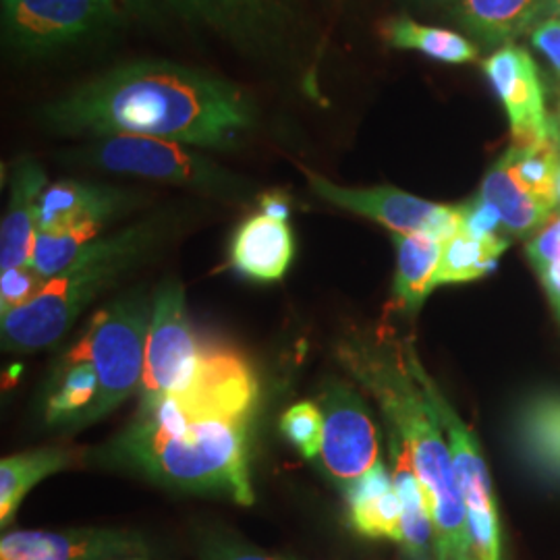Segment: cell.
Wrapping results in <instances>:
<instances>
[{"label": "cell", "mask_w": 560, "mask_h": 560, "mask_svg": "<svg viewBox=\"0 0 560 560\" xmlns=\"http://www.w3.org/2000/svg\"><path fill=\"white\" fill-rule=\"evenodd\" d=\"M538 272H540L541 284H544L548 298L555 303V307H557L560 316V261L559 264H550L546 268H540Z\"/></svg>", "instance_id": "cell-35"}, {"label": "cell", "mask_w": 560, "mask_h": 560, "mask_svg": "<svg viewBox=\"0 0 560 560\" xmlns=\"http://www.w3.org/2000/svg\"><path fill=\"white\" fill-rule=\"evenodd\" d=\"M42 127L60 138L133 136L233 150L256 127V102L237 83L164 59L122 62L46 102Z\"/></svg>", "instance_id": "cell-1"}, {"label": "cell", "mask_w": 560, "mask_h": 560, "mask_svg": "<svg viewBox=\"0 0 560 560\" xmlns=\"http://www.w3.org/2000/svg\"><path fill=\"white\" fill-rule=\"evenodd\" d=\"M203 349L206 342L187 316L183 287L175 280L164 282L152 305L140 402H154L187 388L200 368Z\"/></svg>", "instance_id": "cell-9"}, {"label": "cell", "mask_w": 560, "mask_h": 560, "mask_svg": "<svg viewBox=\"0 0 560 560\" xmlns=\"http://www.w3.org/2000/svg\"><path fill=\"white\" fill-rule=\"evenodd\" d=\"M210 560H279L272 557H266L256 550H247V548H240V546H221L212 552Z\"/></svg>", "instance_id": "cell-36"}, {"label": "cell", "mask_w": 560, "mask_h": 560, "mask_svg": "<svg viewBox=\"0 0 560 560\" xmlns=\"http://www.w3.org/2000/svg\"><path fill=\"white\" fill-rule=\"evenodd\" d=\"M448 7L465 32L501 48L560 18V0H451Z\"/></svg>", "instance_id": "cell-16"}, {"label": "cell", "mask_w": 560, "mask_h": 560, "mask_svg": "<svg viewBox=\"0 0 560 560\" xmlns=\"http://www.w3.org/2000/svg\"><path fill=\"white\" fill-rule=\"evenodd\" d=\"M249 421L189 413L175 397L140 402L117 455L141 474L187 492L254 504L247 469Z\"/></svg>", "instance_id": "cell-3"}, {"label": "cell", "mask_w": 560, "mask_h": 560, "mask_svg": "<svg viewBox=\"0 0 560 560\" xmlns=\"http://www.w3.org/2000/svg\"><path fill=\"white\" fill-rule=\"evenodd\" d=\"M280 432L291 442L305 459L322 453L324 442V416L312 400H301L280 418Z\"/></svg>", "instance_id": "cell-29"}, {"label": "cell", "mask_w": 560, "mask_h": 560, "mask_svg": "<svg viewBox=\"0 0 560 560\" xmlns=\"http://www.w3.org/2000/svg\"><path fill=\"white\" fill-rule=\"evenodd\" d=\"M310 189L320 198L347 212L381 222L393 233H423L434 240H451L463 229V203L441 206L421 200L397 187H342L314 171L301 168Z\"/></svg>", "instance_id": "cell-10"}, {"label": "cell", "mask_w": 560, "mask_h": 560, "mask_svg": "<svg viewBox=\"0 0 560 560\" xmlns=\"http://www.w3.org/2000/svg\"><path fill=\"white\" fill-rule=\"evenodd\" d=\"M295 256L293 231L287 221L254 214L241 222L231 241V266L260 282L280 280Z\"/></svg>", "instance_id": "cell-18"}, {"label": "cell", "mask_w": 560, "mask_h": 560, "mask_svg": "<svg viewBox=\"0 0 560 560\" xmlns=\"http://www.w3.org/2000/svg\"><path fill=\"white\" fill-rule=\"evenodd\" d=\"M48 187L46 173L34 159H21L13 166L9 206L0 224V268L30 266L36 241V217L42 194Z\"/></svg>", "instance_id": "cell-17"}, {"label": "cell", "mask_w": 560, "mask_h": 560, "mask_svg": "<svg viewBox=\"0 0 560 560\" xmlns=\"http://www.w3.org/2000/svg\"><path fill=\"white\" fill-rule=\"evenodd\" d=\"M148 555L138 534L119 529L11 532L0 540V560H119Z\"/></svg>", "instance_id": "cell-13"}, {"label": "cell", "mask_w": 560, "mask_h": 560, "mask_svg": "<svg viewBox=\"0 0 560 560\" xmlns=\"http://www.w3.org/2000/svg\"><path fill=\"white\" fill-rule=\"evenodd\" d=\"M397 247L395 305L402 312H418L432 293L441 264L442 241L423 233H393Z\"/></svg>", "instance_id": "cell-23"}, {"label": "cell", "mask_w": 560, "mask_h": 560, "mask_svg": "<svg viewBox=\"0 0 560 560\" xmlns=\"http://www.w3.org/2000/svg\"><path fill=\"white\" fill-rule=\"evenodd\" d=\"M390 455L395 460L393 483L402 506V544L411 555L421 557L428 552L434 536V523H432L428 497L416 474L411 455L407 453L405 444L395 432L390 439Z\"/></svg>", "instance_id": "cell-25"}, {"label": "cell", "mask_w": 560, "mask_h": 560, "mask_svg": "<svg viewBox=\"0 0 560 560\" xmlns=\"http://www.w3.org/2000/svg\"><path fill=\"white\" fill-rule=\"evenodd\" d=\"M384 42L397 50H413L444 65H465L478 59V46L459 32L423 25L409 18H390L381 25Z\"/></svg>", "instance_id": "cell-24"}, {"label": "cell", "mask_w": 560, "mask_h": 560, "mask_svg": "<svg viewBox=\"0 0 560 560\" xmlns=\"http://www.w3.org/2000/svg\"><path fill=\"white\" fill-rule=\"evenodd\" d=\"M320 400L324 467L335 480H358L378 463V430L372 416L360 393L347 382H328Z\"/></svg>", "instance_id": "cell-11"}, {"label": "cell", "mask_w": 560, "mask_h": 560, "mask_svg": "<svg viewBox=\"0 0 560 560\" xmlns=\"http://www.w3.org/2000/svg\"><path fill=\"white\" fill-rule=\"evenodd\" d=\"M152 305L143 291H131L94 314L81 339L67 353L71 360L90 361L101 381V393L85 425L102 420L136 395L143 381L145 345Z\"/></svg>", "instance_id": "cell-7"}, {"label": "cell", "mask_w": 560, "mask_h": 560, "mask_svg": "<svg viewBox=\"0 0 560 560\" xmlns=\"http://www.w3.org/2000/svg\"><path fill=\"white\" fill-rule=\"evenodd\" d=\"M115 7L120 18H133V20H145L154 13L156 0H115Z\"/></svg>", "instance_id": "cell-34"}, {"label": "cell", "mask_w": 560, "mask_h": 560, "mask_svg": "<svg viewBox=\"0 0 560 560\" xmlns=\"http://www.w3.org/2000/svg\"><path fill=\"white\" fill-rule=\"evenodd\" d=\"M191 30L224 42L245 59L293 67L307 48L303 0H164Z\"/></svg>", "instance_id": "cell-5"}, {"label": "cell", "mask_w": 560, "mask_h": 560, "mask_svg": "<svg viewBox=\"0 0 560 560\" xmlns=\"http://www.w3.org/2000/svg\"><path fill=\"white\" fill-rule=\"evenodd\" d=\"M478 196L499 212L502 233L513 237H527L540 231L557 210L527 191L515 179L504 159L494 162V166L486 173Z\"/></svg>", "instance_id": "cell-20"}, {"label": "cell", "mask_w": 560, "mask_h": 560, "mask_svg": "<svg viewBox=\"0 0 560 560\" xmlns=\"http://www.w3.org/2000/svg\"><path fill=\"white\" fill-rule=\"evenodd\" d=\"M102 229L101 222H81L57 231H36L30 266L44 279H55L80 258L88 245L101 240Z\"/></svg>", "instance_id": "cell-28"}, {"label": "cell", "mask_w": 560, "mask_h": 560, "mask_svg": "<svg viewBox=\"0 0 560 560\" xmlns=\"http://www.w3.org/2000/svg\"><path fill=\"white\" fill-rule=\"evenodd\" d=\"M101 381L96 368L85 360L65 355L60 363L57 384L46 400L44 416L50 425L83 428L98 399Z\"/></svg>", "instance_id": "cell-26"}, {"label": "cell", "mask_w": 560, "mask_h": 560, "mask_svg": "<svg viewBox=\"0 0 560 560\" xmlns=\"http://www.w3.org/2000/svg\"><path fill=\"white\" fill-rule=\"evenodd\" d=\"M353 527L370 538L402 541V506L381 460L361 478L345 483Z\"/></svg>", "instance_id": "cell-19"}, {"label": "cell", "mask_w": 560, "mask_h": 560, "mask_svg": "<svg viewBox=\"0 0 560 560\" xmlns=\"http://www.w3.org/2000/svg\"><path fill=\"white\" fill-rule=\"evenodd\" d=\"M552 138H555V143L560 150V110L552 117Z\"/></svg>", "instance_id": "cell-37"}, {"label": "cell", "mask_w": 560, "mask_h": 560, "mask_svg": "<svg viewBox=\"0 0 560 560\" xmlns=\"http://www.w3.org/2000/svg\"><path fill=\"white\" fill-rule=\"evenodd\" d=\"M120 21L115 0H2V44L40 59L108 32Z\"/></svg>", "instance_id": "cell-8"}, {"label": "cell", "mask_w": 560, "mask_h": 560, "mask_svg": "<svg viewBox=\"0 0 560 560\" xmlns=\"http://www.w3.org/2000/svg\"><path fill=\"white\" fill-rule=\"evenodd\" d=\"M48 280L32 266H20L4 270L0 277V314H9L21 305L36 300Z\"/></svg>", "instance_id": "cell-30"}, {"label": "cell", "mask_w": 560, "mask_h": 560, "mask_svg": "<svg viewBox=\"0 0 560 560\" xmlns=\"http://www.w3.org/2000/svg\"><path fill=\"white\" fill-rule=\"evenodd\" d=\"M405 355H407L411 374L416 376L425 399L432 405L436 418L441 421V425L444 428L446 436H448L453 467H455V476H457L460 492H463V499H465L467 515L497 513V502H494V494H492V481L488 476L486 463L481 459L480 448H478V442L474 439V434L460 421L459 416L455 413V409L448 405V400L444 399L436 382L432 381L430 374L423 370L420 358L416 355V349L411 347V342H405Z\"/></svg>", "instance_id": "cell-14"}, {"label": "cell", "mask_w": 560, "mask_h": 560, "mask_svg": "<svg viewBox=\"0 0 560 560\" xmlns=\"http://www.w3.org/2000/svg\"><path fill=\"white\" fill-rule=\"evenodd\" d=\"M80 463L75 448L48 446L0 460V525L7 527L27 492L52 474Z\"/></svg>", "instance_id": "cell-22"}, {"label": "cell", "mask_w": 560, "mask_h": 560, "mask_svg": "<svg viewBox=\"0 0 560 560\" xmlns=\"http://www.w3.org/2000/svg\"><path fill=\"white\" fill-rule=\"evenodd\" d=\"M260 212L270 219H277V221H289L291 200L280 191L264 194L260 198Z\"/></svg>", "instance_id": "cell-33"}, {"label": "cell", "mask_w": 560, "mask_h": 560, "mask_svg": "<svg viewBox=\"0 0 560 560\" xmlns=\"http://www.w3.org/2000/svg\"><path fill=\"white\" fill-rule=\"evenodd\" d=\"M529 36H532L534 48H538L546 60L552 65L560 80V18L544 21Z\"/></svg>", "instance_id": "cell-32"}, {"label": "cell", "mask_w": 560, "mask_h": 560, "mask_svg": "<svg viewBox=\"0 0 560 560\" xmlns=\"http://www.w3.org/2000/svg\"><path fill=\"white\" fill-rule=\"evenodd\" d=\"M60 161L187 187L222 200H245L252 191L243 177L177 141L113 136L69 150L60 154Z\"/></svg>", "instance_id": "cell-6"}, {"label": "cell", "mask_w": 560, "mask_h": 560, "mask_svg": "<svg viewBox=\"0 0 560 560\" xmlns=\"http://www.w3.org/2000/svg\"><path fill=\"white\" fill-rule=\"evenodd\" d=\"M527 258L536 270L560 261V214L550 219L527 243Z\"/></svg>", "instance_id": "cell-31"}, {"label": "cell", "mask_w": 560, "mask_h": 560, "mask_svg": "<svg viewBox=\"0 0 560 560\" xmlns=\"http://www.w3.org/2000/svg\"><path fill=\"white\" fill-rule=\"evenodd\" d=\"M337 358L378 400L393 432L411 455L430 504L439 559L474 560L467 506L451 448L442 441L441 421L409 370L405 342H397L390 332H381L376 340L351 335L340 340Z\"/></svg>", "instance_id": "cell-2"}, {"label": "cell", "mask_w": 560, "mask_h": 560, "mask_svg": "<svg viewBox=\"0 0 560 560\" xmlns=\"http://www.w3.org/2000/svg\"><path fill=\"white\" fill-rule=\"evenodd\" d=\"M162 235L164 226L152 219L88 245L67 270L46 282L36 300L2 316V349L34 353L57 345L92 301L154 252Z\"/></svg>", "instance_id": "cell-4"}, {"label": "cell", "mask_w": 560, "mask_h": 560, "mask_svg": "<svg viewBox=\"0 0 560 560\" xmlns=\"http://www.w3.org/2000/svg\"><path fill=\"white\" fill-rule=\"evenodd\" d=\"M509 241L501 235L478 237L460 229L457 235L442 243L441 264L434 287L471 282L490 275L504 254Z\"/></svg>", "instance_id": "cell-27"}, {"label": "cell", "mask_w": 560, "mask_h": 560, "mask_svg": "<svg viewBox=\"0 0 560 560\" xmlns=\"http://www.w3.org/2000/svg\"><path fill=\"white\" fill-rule=\"evenodd\" d=\"M483 73L509 115L513 145L532 148L555 140L540 71L525 48L502 46L483 60Z\"/></svg>", "instance_id": "cell-12"}, {"label": "cell", "mask_w": 560, "mask_h": 560, "mask_svg": "<svg viewBox=\"0 0 560 560\" xmlns=\"http://www.w3.org/2000/svg\"><path fill=\"white\" fill-rule=\"evenodd\" d=\"M515 441L532 469L560 480V395H540L523 405Z\"/></svg>", "instance_id": "cell-21"}, {"label": "cell", "mask_w": 560, "mask_h": 560, "mask_svg": "<svg viewBox=\"0 0 560 560\" xmlns=\"http://www.w3.org/2000/svg\"><path fill=\"white\" fill-rule=\"evenodd\" d=\"M138 203L140 196L127 189L85 180H59L42 194L36 229L57 231L81 222L108 224Z\"/></svg>", "instance_id": "cell-15"}, {"label": "cell", "mask_w": 560, "mask_h": 560, "mask_svg": "<svg viewBox=\"0 0 560 560\" xmlns=\"http://www.w3.org/2000/svg\"><path fill=\"white\" fill-rule=\"evenodd\" d=\"M420 4H448L451 0H418Z\"/></svg>", "instance_id": "cell-38"}, {"label": "cell", "mask_w": 560, "mask_h": 560, "mask_svg": "<svg viewBox=\"0 0 560 560\" xmlns=\"http://www.w3.org/2000/svg\"><path fill=\"white\" fill-rule=\"evenodd\" d=\"M119 560H143V559H119Z\"/></svg>", "instance_id": "cell-40"}, {"label": "cell", "mask_w": 560, "mask_h": 560, "mask_svg": "<svg viewBox=\"0 0 560 560\" xmlns=\"http://www.w3.org/2000/svg\"><path fill=\"white\" fill-rule=\"evenodd\" d=\"M557 198H559V206H560V168H559V175H557Z\"/></svg>", "instance_id": "cell-39"}]
</instances>
